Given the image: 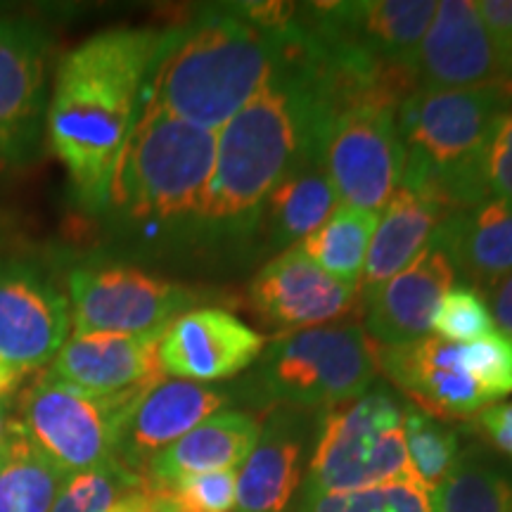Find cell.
I'll return each instance as SVG.
<instances>
[{
    "label": "cell",
    "mask_w": 512,
    "mask_h": 512,
    "mask_svg": "<svg viewBox=\"0 0 512 512\" xmlns=\"http://www.w3.org/2000/svg\"><path fill=\"white\" fill-rule=\"evenodd\" d=\"M162 41L155 29H107L57 67L46 136L83 209H107L114 166L138 119Z\"/></svg>",
    "instance_id": "1"
},
{
    "label": "cell",
    "mask_w": 512,
    "mask_h": 512,
    "mask_svg": "<svg viewBox=\"0 0 512 512\" xmlns=\"http://www.w3.org/2000/svg\"><path fill=\"white\" fill-rule=\"evenodd\" d=\"M318 126L316 69L297 24L290 55L273 79L219 131L214 174L197 226L226 238L254 233L275 185L304 164L320 162Z\"/></svg>",
    "instance_id": "2"
},
{
    "label": "cell",
    "mask_w": 512,
    "mask_h": 512,
    "mask_svg": "<svg viewBox=\"0 0 512 512\" xmlns=\"http://www.w3.org/2000/svg\"><path fill=\"white\" fill-rule=\"evenodd\" d=\"M297 15V12H294ZM297 24H266L247 3L214 5L164 31L143 102L188 124L221 131L264 91L290 55Z\"/></svg>",
    "instance_id": "3"
},
{
    "label": "cell",
    "mask_w": 512,
    "mask_h": 512,
    "mask_svg": "<svg viewBox=\"0 0 512 512\" xmlns=\"http://www.w3.org/2000/svg\"><path fill=\"white\" fill-rule=\"evenodd\" d=\"M512 110L508 86L415 91L401 102V185L430 197L448 214L489 200L486 157L498 121Z\"/></svg>",
    "instance_id": "4"
},
{
    "label": "cell",
    "mask_w": 512,
    "mask_h": 512,
    "mask_svg": "<svg viewBox=\"0 0 512 512\" xmlns=\"http://www.w3.org/2000/svg\"><path fill=\"white\" fill-rule=\"evenodd\" d=\"M219 131L188 124L140 102L114 166L107 207L133 226L200 223Z\"/></svg>",
    "instance_id": "5"
},
{
    "label": "cell",
    "mask_w": 512,
    "mask_h": 512,
    "mask_svg": "<svg viewBox=\"0 0 512 512\" xmlns=\"http://www.w3.org/2000/svg\"><path fill=\"white\" fill-rule=\"evenodd\" d=\"M157 382L117 394H93L46 373L24 392L19 427L69 477L102 470L119 463V439L128 415Z\"/></svg>",
    "instance_id": "6"
},
{
    "label": "cell",
    "mask_w": 512,
    "mask_h": 512,
    "mask_svg": "<svg viewBox=\"0 0 512 512\" xmlns=\"http://www.w3.org/2000/svg\"><path fill=\"white\" fill-rule=\"evenodd\" d=\"M403 422L406 408L387 392H366L330 408L320 420L304 489L354 491L418 477L408 458Z\"/></svg>",
    "instance_id": "7"
},
{
    "label": "cell",
    "mask_w": 512,
    "mask_h": 512,
    "mask_svg": "<svg viewBox=\"0 0 512 512\" xmlns=\"http://www.w3.org/2000/svg\"><path fill=\"white\" fill-rule=\"evenodd\" d=\"M273 399L302 408H337L366 394L377 366L373 339L358 325H320L275 337L259 358Z\"/></svg>",
    "instance_id": "8"
},
{
    "label": "cell",
    "mask_w": 512,
    "mask_h": 512,
    "mask_svg": "<svg viewBox=\"0 0 512 512\" xmlns=\"http://www.w3.org/2000/svg\"><path fill=\"white\" fill-rule=\"evenodd\" d=\"M399 107L351 102L320 112L318 159L339 204L380 211L403 181Z\"/></svg>",
    "instance_id": "9"
},
{
    "label": "cell",
    "mask_w": 512,
    "mask_h": 512,
    "mask_svg": "<svg viewBox=\"0 0 512 512\" xmlns=\"http://www.w3.org/2000/svg\"><path fill=\"white\" fill-rule=\"evenodd\" d=\"M74 335H145L169 328L200 294L124 264L76 266L67 278Z\"/></svg>",
    "instance_id": "10"
},
{
    "label": "cell",
    "mask_w": 512,
    "mask_h": 512,
    "mask_svg": "<svg viewBox=\"0 0 512 512\" xmlns=\"http://www.w3.org/2000/svg\"><path fill=\"white\" fill-rule=\"evenodd\" d=\"M434 12V0L311 3L297 10V22L320 46L415 74L422 38L430 29Z\"/></svg>",
    "instance_id": "11"
},
{
    "label": "cell",
    "mask_w": 512,
    "mask_h": 512,
    "mask_svg": "<svg viewBox=\"0 0 512 512\" xmlns=\"http://www.w3.org/2000/svg\"><path fill=\"white\" fill-rule=\"evenodd\" d=\"M50 36L27 17H0V171L38 155L48 117Z\"/></svg>",
    "instance_id": "12"
},
{
    "label": "cell",
    "mask_w": 512,
    "mask_h": 512,
    "mask_svg": "<svg viewBox=\"0 0 512 512\" xmlns=\"http://www.w3.org/2000/svg\"><path fill=\"white\" fill-rule=\"evenodd\" d=\"M69 332L67 292L36 261L0 254V363L22 373L48 366Z\"/></svg>",
    "instance_id": "13"
},
{
    "label": "cell",
    "mask_w": 512,
    "mask_h": 512,
    "mask_svg": "<svg viewBox=\"0 0 512 512\" xmlns=\"http://www.w3.org/2000/svg\"><path fill=\"white\" fill-rule=\"evenodd\" d=\"M415 81L418 91H467L512 83L510 69L477 15L475 0L437 3L422 38Z\"/></svg>",
    "instance_id": "14"
},
{
    "label": "cell",
    "mask_w": 512,
    "mask_h": 512,
    "mask_svg": "<svg viewBox=\"0 0 512 512\" xmlns=\"http://www.w3.org/2000/svg\"><path fill=\"white\" fill-rule=\"evenodd\" d=\"M377 370L415 401V408L432 418L460 420L491 406L475 377L465 368L463 347L427 335L401 347L373 342Z\"/></svg>",
    "instance_id": "15"
},
{
    "label": "cell",
    "mask_w": 512,
    "mask_h": 512,
    "mask_svg": "<svg viewBox=\"0 0 512 512\" xmlns=\"http://www.w3.org/2000/svg\"><path fill=\"white\" fill-rule=\"evenodd\" d=\"M266 337L226 309H190L171 320L159 339L164 375L190 382H216L259 361Z\"/></svg>",
    "instance_id": "16"
},
{
    "label": "cell",
    "mask_w": 512,
    "mask_h": 512,
    "mask_svg": "<svg viewBox=\"0 0 512 512\" xmlns=\"http://www.w3.org/2000/svg\"><path fill=\"white\" fill-rule=\"evenodd\" d=\"M249 299L266 323L290 332L320 328L351 309H361L358 287L337 283L297 245L254 275Z\"/></svg>",
    "instance_id": "17"
},
{
    "label": "cell",
    "mask_w": 512,
    "mask_h": 512,
    "mask_svg": "<svg viewBox=\"0 0 512 512\" xmlns=\"http://www.w3.org/2000/svg\"><path fill=\"white\" fill-rule=\"evenodd\" d=\"M228 394L202 382L162 380L147 389L121 430L117 460L143 477L152 458L226 406Z\"/></svg>",
    "instance_id": "18"
},
{
    "label": "cell",
    "mask_w": 512,
    "mask_h": 512,
    "mask_svg": "<svg viewBox=\"0 0 512 512\" xmlns=\"http://www.w3.org/2000/svg\"><path fill=\"white\" fill-rule=\"evenodd\" d=\"M456 285V271L437 242L422 249L411 266L373 294L366 309V335L382 347L418 342L432 330L441 297Z\"/></svg>",
    "instance_id": "19"
},
{
    "label": "cell",
    "mask_w": 512,
    "mask_h": 512,
    "mask_svg": "<svg viewBox=\"0 0 512 512\" xmlns=\"http://www.w3.org/2000/svg\"><path fill=\"white\" fill-rule=\"evenodd\" d=\"M164 330L145 335H72L57 351L48 373L93 394H117L164 380L159 339Z\"/></svg>",
    "instance_id": "20"
},
{
    "label": "cell",
    "mask_w": 512,
    "mask_h": 512,
    "mask_svg": "<svg viewBox=\"0 0 512 512\" xmlns=\"http://www.w3.org/2000/svg\"><path fill=\"white\" fill-rule=\"evenodd\" d=\"M432 240L444 249L463 285L494 292L512 273V200L489 197L451 211Z\"/></svg>",
    "instance_id": "21"
},
{
    "label": "cell",
    "mask_w": 512,
    "mask_h": 512,
    "mask_svg": "<svg viewBox=\"0 0 512 512\" xmlns=\"http://www.w3.org/2000/svg\"><path fill=\"white\" fill-rule=\"evenodd\" d=\"M446 216L448 211L441 204L406 188V185L394 192L392 200L382 209V216L377 219L361 283H358L361 309L382 285H387L394 275H399L403 268L418 259Z\"/></svg>",
    "instance_id": "22"
},
{
    "label": "cell",
    "mask_w": 512,
    "mask_h": 512,
    "mask_svg": "<svg viewBox=\"0 0 512 512\" xmlns=\"http://www.w3.org/2000/svg\"><path fill=\"white\" fill-rule=\"evenodd\" d=\"M261 430V420L252 413L219 411L152 458L143 477L157 489H166L183 477L238 470L259 441Z\"/></svg>",
    "instance_id": "23"
},
{
    "label": "cell",
    "mask_w": 512,
    "mask_h": 512,
    "mask_svg": "<svg viewBox=\"0 0 512 512\" xmlns=\"http://www.w3.org/2000/svg\"><path fill=\"white\" fill-rule=\"evenodd\" d=\"M302 458V439L290 420L280 418L264 427L238 467L235 512H285L302 484Z\"/></svg>",
    "instance_id": "24"
},
{
    "label": "cell",
    "mask_w": 512,
    "mask_h": 512,
    "mask_svg": "<svg viewBox=\"0 0 512 512\" xmlns=\"http://www.w3.org/2000/svg\"><path fill=\"white\" fill-rule=\"evenodd\" d=\"M337 195L320 162L302 169L275 185L266 197L259 223L266 226V238L275 249H290L309 238L337 209Z\"/></svg>",
    "instance_id": "25"
},
{
    "label": "cell",
    "mask_w": 512,
    "mask_h": 512,
    "mask_svg": "<svg viewBox=\"0 0 512 512\" xmlns=\"http://www.w3.org/2000/svg\"><path fill=\"white\" fill-rule=\"evenodd\" d=\"M69 475L8 422L0 456V512H50Z\"/></svg>",
    "instance_id": "26"
},
{
    "label": "cell",
    "mask_w": 512,
    "mask_h": 512,
    "mask_svg": "<svg viewBox=\"0 0 512 512\" xmlns=\"http://www.w3.org/2000/svg\"><path fill=\"white\" fill-rule=\"evenodd\" d=\"M377 219H380V214H375V211L337 204L330 219L318 230H313L309 238H304L297 247L337 283L358 287Z\"/></svg>",
    "instance_id": "27"
},
{
    "label": "cell",
    "mask_w": 512,
    "mask_h": 512,
    "mask_svg": "<svg viewBox=\"0 0 512 512\" xmlns=\"http://www.w3.org/2000/svg\"><path fill=\"white\" fill-rule=\"evenodd\" d=\"M432 512H512V479L482 460H458L432 491Z\"/></svg>",
    "instance_id": "28"
},
{
    "label": "cell",
    "mask_w": 512,
    "mask_h": 512,
    "mask_svg": "<svg viewBox=\"0 0 512 512\" xmlns=\"http://www.w3.org/2000/svg\"><path fill=\"white\" fill-rule=\"evenodd\" d=\"M299 512H432V494L418 477L354 491L304 489Z\"/></svg>",
    "instance_id": "29"
},
{
    "label": "cell",
    "mask_w": 512,
    "mask_h": 512,
    "mask_svg": "<svg viewBox=\"0 0 512 512\" xmlns=\"http://www.w3.org/2000/svg\"><path fill=\"white\" fill-rule=\"evenodd\" d=\"M403 432L415 475L432 494L458 463V434L415 406L406 408Z\"/></svg>",
    "instance_id": "30"
},
{
    "label": "cell",
    "mask_w": 512,
    "mask_h": 512,
    "mask_svg": "<svg viewBox=\"0 0 512 512\" xmlns=\"http://www.w3.org/2000/svg\"><path fill=\"white\" fill-rule=\"evenodd\" d=\"M434 335L453 344L477 342L496 330L494 316L484 297L470 285H453L432 318Z\"/></svg>",
    "instance_id": "31"
},
{
    "label": "cell",
    "mask_w": 512,
    "mask_h": 512,
    "mask_svg": "<svg viewBox=\"0 0 512 512\" xmlns=\"http://www.w3.org/2000/svg\"><path fill=\"white\" fill-rule=\"evenodd\" d=\"M140 479L143 477L119 463L79 472L64 482L50 512H107L128 486L138 484Z\"/></svg>",
    "instance_id": "32"
},
{
    "label": "cell",
    "mask_w": 512,
    "mask_h": 512,
    "mask_svg": "<svg viewBox=\"0 0 512 512\" xmlns=\"http://www.w3.org/2000/svg\"><path fill=\"white\" fill-rule=\"evenodd\" d=\"M463 361L489 403L512 394V337L494 330L477 342L460 344Z\"/></svg>",
    "instance_id": "33"
},
{
    "label": "cell",
    "mask_w": 512,
    "mask_h": 512,
    "mask_svg": "<svg viewBox=\"0 0 512 512\" xmlns=\"http://www.w3.org/2000/svg\"><path fill=\"white\" fill-rule=\"evenodd\" d=\"M178 508L192 512H230L235 508L238 491V470H216L204 475L183 477L166 486Z\"/></svg>",
    "instance_id": "34"
},
{
    "label": "cell",
    "mask_w": 512,
    "mask_h": 512,
    "mask_svg": "<svg viewBox=\"0 0 512 512\" xmlns=\"http://www.w3.org/2000/svg\"><path fill=\"white\" fill-rule=\"evenodd\" d=\"M486 181L491 197L512 200V110L498 121L486 157Z\"/></svg>",
    "instance_id": "35"
},
{
    "label": "cell",
    "mask_w": 512,
    "mask_h": 512,
    "mask_svg": "<svg viewBox=\"0 0 512 512\" xmlns=\"http://www.w3.org/2000/svg\"><path fill=\"white\" fill-rule=\"evenodd\" d=\"M486 34L512 74V0H475Z\"/></svg>",
    "instance_id": "36"
},
{
    "label": "cell",
    "mask_w": 512,
    "mask_h": 512,
    "mask_svg": "<svg viewBox=\"0 0 512 512\" xmlns=\"http://www.w3.org/2000/svg\"><path fill=\"white\" fill-rule=\"evenodd\" d=\"M479 425L496 448L512 458V403H491L479 413Z\"/></svg>",
    "instance_id": "37"
},
{
    "label": "cell",
    "mask_w": 512,
    "mask_h": 512,
    "mask_svg": "<svg viewBox=\"0 0 512 512\" xmlns=\"http://www.w3.org/2000/svg\"><path fill=\"white\" fill-rule=\"evenodd\" d=\"M494 323L501 325L505 335L512 337V273L494 290Z\"/></svg>",
    "instance_id": "38"
},
{
    "label": "cell",
    "mask_w": 512,
    "mask_h": 512,
    "mask_svg": "<svg viewBox=\"0 0 512 512\" xmlns=\"http://www.w3.org/2000/svg\"><path fill=\"white\" fill-rule=\"evenodd\" d=\"M8 427V425H5ZM3 439H5V434H3ZM3 439H0V456H3Z\"/></svg>",
    "instance_id": "39"
},
{
    "label": "cell",
    "mask_w": 512,
    "mask_h": 512,
    "mask_svg": "<svg viewBox=\"0 0 512 512\" xmlns=\"http://www.w3.org/2000/svg\"><path fill=\"white\" fill-rule=\"evenodd\" d=\"M176 512H192V510H183V508H178V505H176Z\"/></svg>",
    "instance_id": "40"
}]
</instances>
